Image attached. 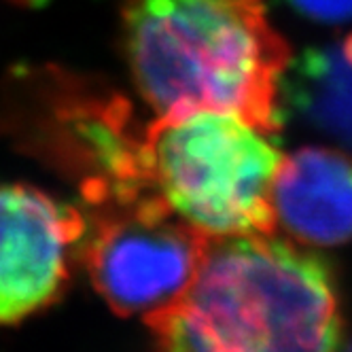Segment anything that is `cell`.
<instances>
[{"label": "cell", "mask_w": 352, "mask_h": 352, "mask_svg": "<svg viewBox=\"0 0 352 352\" xmlns=\"http://www.w3.org/2000/svg\"><path fill=\"white\" fill-rule=\"evenodd\" d=\"M144 324L155 352H338L344 329L329 265L276 234L210 238L189 291Z\"/></svg>", "instance_id": "1"}, {"label": "cell", "mask_w": 352, "mask_h": 352, "mask_svg": "<svg viewBox=\"0 0 352 352\" xmlns=\"http://www.w3.org/2000/svg\"><path fill=\"white\" fill-rule=\"evenodd\" d=\"M123 49L157 115L206 109L280 130L291 52L263 0H125Z\"/></svg>", "instance_id": "2"}, {"label": "cell", "mask_w": 352, "mask_h": 352, "mask_svg": "<svg viewBox=\"0 0 352 352\" xmlns=\"http://www.w3.org/2000/svg\"><path fill=\"white\" fill-rule=\"evenodd\" d=\"M240 115L164 113L144 123L146 183L208 238L276 234L272 189L285 155Z\"/></svg>", "instance_id": "3"}, {"label": "cell", "mask_w": 352, "mask_h": 352, "mask_svg": "<svg viewBox=\"0 0 352 352\" xmlns=\"http://www.w3.org/2000/svg\"><path fill=\"white\" fill-rule=\"evenodd\" d=\"M26 94L13 132L77 181L89 208L160 197L142 166L144 123L128 100L60 70L34 74Z\"/></svg>", "instance_id": "4"}, {"label": "cell", "mask_w": 352, "mask_h": 352, "mask_svg": "<svg viewBox=\"0 0 352 352\" xmlns=\"http://www.w3.org/2000/svg\"><path fill=\"white\" fill-rule=\"evenodd\" d=\"M208 242L162 197H144L91 208L79 257L115 314L146 320L189 291Z\"/></svg>", "instance_id": "5"}, {"label": "cell", "mask_w": 352, "mask_h": 352, "mask_svg": "<svg viewBox=\"0 0 352 352\" xmlns=\"http://www.w3.org/2000/svg\"><path fill=\"white\" fill-rule=\"evenodd\" d=\"M87 219L30 185H0V324H15L64 295Z\"/></svg>", "instance_id": "6"}, {"label": "cell", "mask_w": 352, "mask_h": 352, "mask_svg": "<svg viewBox=\"0 0 352 352\" xmlns=\"http://www.w3.org/2000/svg\"><path fill=\"white\" fill-rule=\"evenodd\" d=\"M276 228L297 244L340 246L352 240V157L306 146L285 157L272 189Z\"/></svg>", "instance_id": "7"}, {"label": "cell", "mask_w": 352, "mask_h": 352, "mask_svg": "<svg viewBox=\"0 0 352 352\" xmlns=\"http://www.w3.org/2000/svg\"><path fill=\"white\" fill-rule=\"evenodd\" d=\"M291 3L297 11L316 21L342 23L352 19V0H291Z\"/></svg>", "instance_id": "8"}, {"label": "cell", "mask_w": 352, "mask_h": 352, "mask_svg": "<svg viewBox=\"0 0 352 352\" xmlns=\"http://www.w3.org/2000/svg\"><path fill=\"white\" fill-rule=\"evenodd\" d=\"M348 352H352V348H350V350H348Z\"/></svg>", "instance_id": "9"}]
</instances>
